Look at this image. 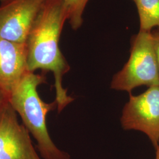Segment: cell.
Returning <instances> with one entry per match:
<instances>
[{
	"instance_id": "1",
	"label": "cell",
	"mask_w": 159,
	"mask_h": 159,
	"mask_svg": "<svg viewBox=\"0 0 159 159\" xmlns=\"http://www.w3.org/2000/svg\"><path fill=\"white\" fill-rule=\"evenodd\" d=\"M67 20L62 0H45L25 41L28 70L51 71L54 77L56 100L58 113L74 100L63 88V77L70 67L59 47V40Z\"/></svg>"
},
{
	"instance_id": "2",
	"label": "cell",
	"mask_w": 159,
	"mask_h": 159,
	"mask_svg": "<svg viewBox=\"0 0 159 159\" xmlns=\"http://www.w3.org/2000/svg\"><path fill=\"white\" fill-rule=\"evenodd\" d=\"M46 83L44 75L27 72L9 93L8 102L36 140L42 158L71 159L68 153L57 148L48 133L46 117L57 106L56 101L47 103L40 98L38 87Z\"/></svg>"
},
{
	"instance_id": "3",
	"label": "cell",
	"mask_w": 159,
	"mask_h": 159,
	"mask_svg": "<svg viewBox=\"0 0 159 159\" xmlns=\"http://www.w3.org/2000/svg\"><path fill=\"white\" fill-rule=\"evenodd\" d=\"M142 85H159V70L151 32L140 31L131 41L130 56L114 75L111 88L130 92Z\"/></svg>"
},
{
	"instance_id": "4",
	"label": "cell",
	"mask_w": 159,
	"mask_h": 159,
	"mask_svg": "<svg viewBox=\"0 0 159 159\" xmlns=\"http://www.w3.org/2000/svg\"><path fill=\"white\" fill-rule=\"evenodd\" d=\"M125 130L145 133L156 148L159 144V85L149 87L138 96L130 94L121 117Z\"/></svg>"
},
{
	"instance_id": "5",
	"label": "cell",
	"mask_w": 159,
	"mask_h": 159,
	"mask_svg": "<svg viewBox=\"0 0 159 159\" xmlns=\"http://www.w3.org/2000/svg\"><path fill=\"white\" fill-rule=\"evenodd\" d=\"M45 0H4L0 6V37L25 44L27 35Z\"/></svg>"
},
{
	"instance_id": "6",
	"label": "cell",
	"mask_w": 159,
	"mask_h": 159,
	"mask_svg": "<svg viewBox=\"0 0 159 159\" xmlns=\"http://www.w3.org/2000/svg\"><path fill=\"white\" fill-rule=\"evenodd\" d=\"M0 159H41L30 132L19 123L17 113L9 102L0 116Z\"/></svg>"
},
{
	"instance_id": "7",
	"label": "cell",
	"mask_w": 159,
	"mask_h": 159,
	"mask_svg": "<svg viewBox=\"0 0 159 159\" xmlns=\"http://www.w3.org/2000/svg\"><path fill=\"white\" fill-rule=\"evenodd\" d=\"M29 71L25 44L12 42L0 37V89L9 95Z\"/></svg>"
},
{
	"instance_id": "8",
	"label": "cell",
	"mask_w": 159,
	"mask_h": 159,
	"mask_svg": "<svg viewBox=\"0 0 159 159\" xmlns=\"http://www.w3.org/2000/svg\"><path fill=\"white\" fill-rule=\"evenodd\" d=\"M140 19V31L159 30V0H134Z\"/></svg>"
},
{
	"instance_id": "9",
	"label": "cell",
	"mask_w": 159,
	"mask_h": 159,
	"mask_svg": "<svg viewBox=\"0 0 159 159\" xmlns=\"http://www.w3.org/2000/svg\"><path fill=\"white\" fill-rule=\"evenodd\" d=\"M71 28L77 30L83 24L82 15L89 0H62Z\"/></svg>"
},
{
	"instance_id": "10",
	"label": "cell",
	"mask_w": 159,
	"mask_h": 159,
	"mask_svg": "<svg viewBox=\"0 0 159 159\" xmlns=\"http://www.w3.org/2000/svg\"><path fill=\"white\" fill-rule=\"evenodd\" d=\"M152 35L153 41L154 49L157 58L159 70V30L157 29V30L152 31Z\"/></svg>"
},
{
	"instance_id": "11",
	"label": "cell",
	"mask_w": 159,
	"mask_h": 159,
	"mask_svg": "<svg viewBox=\"0 0 159 159\" xmlns=\"http://www.w3.org/2000/svg\"><path fill=\"white\" fill-rule=\"evenodd\" d=\"M8 97L9 95L7 93L0 89V116L4 107L8 102Z\"/></svg>"
},
{
	"instance_id": "12",
	"label": "cell",
	"mask_w": 159,
	"mask_h": 159,
	"mask_svg": "<svg viewBox=\"0 0 159 159\" xmlns=\"http://www.w3.org/2000/svg\"><path fill=\"white\" fill-rule=\"evenodd\" d=\"M155 159H159V144L156 148V158Z\"/></svg>"
},
{
	"instance_id": "13",
	"label": "cell",
	"mask_w": 159,
	"mask_h": 159,
	"mask_svg": "<svg viewBox=\"0 0 159 159\" xmlns=\"http://www.w3.org/2000/svg\"><path fill=\"white\" fill-rule=\"evenodd\" d=\"M1 1H4V0H0Z\"/></svg>"
},
{
	"instance_id": "14",
	"label": "cell",
	"mask_w": 159,
	"mask_h": 159,
	"mask_svg": "<svg viewBox=\"0 0 159 159\" xmlns=\"http://www.w3.org/2000/svg\"><path fill=\"white\" fill-rule=\"evenodd\" d=\"M133 1H134V0H133Z\"/></svg>"
}]
</instances>
